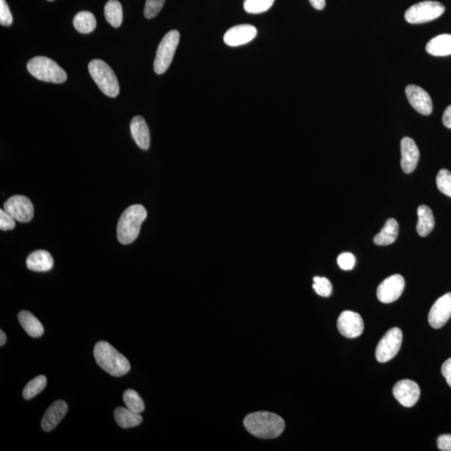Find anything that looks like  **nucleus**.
I'll list each match as a JSON object with an SVG mask.
<instances>
[{"instance_id": "36", "label": "nucleus", "mask_w": 451, "mask_h": 451, "mask_svg": "<svg viewBox=\"0 0 451 451\" xmlns=\"http://www.w3.org/2000/svg\"><path fill=\"white\" fill-rule=\"evenodd\" d=\"M439 450L451 451V435H441L437 439Z\"/></svg>"}, {"instance_id": "18", "label": "nucleus", "mask_w": 451, "mask_h": 451, "mask_svg": "<svg viewBox=\"0 0 451 451\" xmlns=\"http://www.w3.org/2000/svg\"><path fill=\"white\" fill-rule=\"evenodd\" d=\"M130 132L134 141L142 150H148L150 146V130L145 119L137 115L130 122Z\"/></svg>"}, {"instance_id": "32", "label": "nucleus", "mask_w": 451, "mask_h": 451, "mask_svg": "<svg viewBox=\"0 0 451 451\" xmlns=\"http://www.w3.org/2000/svg\"><path fill=\"white\" fill-rule=\"evenodd\" d=\"M165 0H146L144 15L146 19L155 18L163 10Z\"/></svg>"}, {"instance_id": "1", "label": "nucleus", "mask_w": 451, "mask_h": 451, "mask_svg": "<svg viewBox=\"0 0 451 451\" xmlns=\"http://www.w3.org/2000/svg\"><path fill=\"white\" fill-rule=\"evenodd\" d=\"M246 430L260 439H275L284 432L285 422L282 417L270 412L250 414L244 419Z\"/></svg>"}, {"instance_id": "26", "label": "nucleus", "mask_w": 451, "mask_h": 451, "mask_svg": "<svg viewBox=\"0 0 451 451\" xmlns=\"http://www.w3.org/2000/svg\"><path fill=\"white\" fill-rule=\"evenodd\" d=\"M105 17L108 23L114 28H119L122 24L123 11L121 3L117 0H110L105 6Z\"/></svg>"}, {"instance_id": "3", "label": "nucleus", "mask_w": 451, "mask_h": 451, "mask_svg": "<svg viewBox=\"0 0 451 451\" xmlns=\"http://www.w3.org/2000/svg\"><path fill=\"white\" fill-rule=\"evenodd\" d=\"M148 217V211L143 206L132 205L123 211L117 225V238L122 244H132L140 233L142 223Z\"/></svg>"}, {"instance_id": "11", "label": "nucleus", "mask_w": 451, "mask_h": 451, "mask_svg": "<svg viewBox=\"0 0 451 451\" xmlns=\"http://www.w3.org/2000/svg\"><path fill=\"white\" fill-rule=\"evenodd\" d=\"M404 277L400 275H395L387 277L377 289L378 299L381 303H391L402 295L404 289Z\"/></svg>"}, {"instance_id": "13", "label": "nucleus", "mask_w": 451, "mask_h": 451, "mask_svg": "<svg viewBox=\"0 0 451 451\" xmlns=\"http://www.w3.org/2000/svg\"><path fill=\"white\" fill-rule=\"evenodd\" d=\"M451 317V292L437 300L428 316L430 325L434 329H441Z\"/></svg>"}, {"instance_id": "17", "label": "nucleus", "mask_w": 451, "mask_h": 451, "mask_svg": "<svg viewBox=\"0 0 451 451\" xmlns=\"http://www.w3.org/2000/svg\"><path fill=\"white\" fill-rule=\"evenodd\" d=\"M68 406L64 400H57L48 408L42 419L41 426L45 431H51L59 425L67 414Z\"/></svg>"}, {"instance_id": "38", "label": "nucleus", "mask_w": 451, "mask_h": 451, "mask_svg": "<svg viewBox=\"0 0 451 451\" xmlns=\"http://www.w3.org/2000/svg\"><path fill=\"white\" fill-rule=\"evenodd\" d=\"M442 121L447 128L451 129V106L446 108Z\"/></svg>"}, {"instance_id": "8", "label": "nucleus", "mask_w": 451, "mask_h": 451, "mask_svg": "<svg viewBox=\"0 0 451 451\" xmlns=\"http://www.w3.org/2000/svg\"><path fill=\"white\" fill-rule=\"evenodd\" d=\"M403 334L399 327H392L384 337L380 339L375 350V357L380 363L386 362L394 358L402 345Z\"/></svg>"}, {"instance_id": "29", "label": "nucleus", "mask_w": 451, "mask_h": 451, "mask_svg": "<svg viewBox=\"0 0 451 451\" xmlns=\"http://www.w3.org/2000/svg\"><path fill=\"white\" fill-rule=\"evenodd\" d=\"M275 0H245L244 7L246 12L257 14L266 12L273 5Z\"/></svg>"}, {"instance_id": "2", "label": "nucleus", "mask_w": 451, "mask_h": 451, "mask_svg": "<svg viewBox=\"0 0 451 451\" xmlns=\"http://www.w3.org/2000/svg\"><path fill=\"white\" fill-rule=\"evenodd\" d=\"M94 356L100 367L111 375L121 377L130 371L128 360L109 343L98 342L94 348Z\"/></svg>"}, {"instance_id": "14", "label": "nucleus", "mask_w": 451, "mask_h": 451, "mask_svg": "<svg viewBox=\"0 0 451 451\" xmlns=\"http://www.w3.org/2000/svg\"><path fill=\"white\" fill-rule=\"evenodd\" d=\"M406 94L411 106L419 113L429 115L432 113V100L424 89L415 84H410L406 89Z\"/></svg>"}, {"instance_id": "24", "label": "nucleus", "mask_w": 451, "mask_h": 451, "mask_svg": "<svg viewBox=\"0 0 451 451\" xmlns=\"http://www.w3.org/2000/svg\"><path fill=\"white\" fill-rule=\"evenodd\" d=\"M114 416L115 422L123 429L136 427L142 422L141 415L134 413L128 408L119 407L115 408Z\"/></svg>"}, {"instance_id": "28", "label": "nucleus", "mask_w": 451, "mask_h": 451, "mask_svg": "<svg viewBox=\"0 0 451 451\" xmlns=\"http://www.w3.org/2000/svg\"><path fill=\"white\" fill-rule=\"evenodd\" d=\"M46 384H47V379L45 376L40 375L34 378V380L26 384L24 391H23V397L27 400L34 398V396L44 391Z\"/></svg>"}, {"instance_id": "30", "label": "nucleus", "mask_w": 451, "mask_h": 451, "mask_svg": "<svg viewBox=\"0 0 451 451\" xmlns=\"http://www.w3.org/2000/svg\"><path fill=\"white\" fill-rule=\"evenodd\" d=\"M437 185L443 194L451 198V172L446 169H441L437 176Z\"/></svg>"}, {"instance_id": "5", "label": "nucleus", "mask_w": 451, "mask_h": 451, "mask_svg": "<svg viewBox=\"0 0 451 451\" xmlns=\"http://www.w3.org/2000/svg\"><path fill=\"white\" fill-rule=\"evenodd\" d=\"M89 72L100 90L109 97H117L119 86L113 69L102 60H93L89 64Z\"/></svg>"}, {"instance_id": "37", "label": "nucleus", "mask_w": 451, "mask_h": 451, "mask_svg": "<svg viewBox=\"0 0 451 451\" xmlns=\"http://www.w3.org/2000/svg\"><path fill=\"white\" fill-rule=\"evenodd\" d=\"M442 375L445 377L447 384L451 387V358L444 362L441 367Z\"/></svg>"}, {"instance_id": "41", "label": "nucleus", "mask_w": 451, "mask_h": 451, "mask_svg": "<svg viewBox=\"0 0 451 451\" xmlns=\"http://www.w3.org/2000/svg\"><path fill=\"white\" fill-rule=\"evenodd\" d=\"M47 1L52 2L54 0H47Z\"/></svg>"}, {"instance_id": "25", "label": "nucleus", "mask_w": 451, "mask_h": 451, "mask_svg": "<svg viewBox=\"0 0 451 451\" xmlns=\"http://www.w3.org/2000/svg\"><path fill=\"white\" fill-rule=\"evenodd\" d=\"M77 32L82 34H89L94 32L96 28V19L95 15L89 11H82L77 14L73 19Z\"/></svg>"}, {"instance_id": "16", "label": "nucleus", "mask_w": 451, "mask_h": 451, "mask_svg": "<svg viewBox=\"0 0 451 451\" xmlns=\"http://www.w3.org/2000/svg\"><path fill=\"white\" fill-rule=\"evenodd\" d=\"M401 167L404 172L410 174L417 167L419 150L413 139L404 137L401 141Z\"/></svg>"}, {"instance_id": "15", "label": "nucleus", "mask_w": 451, "mask_h": 451, "mask_svg": "<svg viewBox=\"0 0 451 451\" xmlns=\"http://www.w3.org/2000/svg\"><path fill=\"white\" fill-rule=\"evenodd\" d=\"M257 29L251 25H240L233 27L224 34L225 44L232 47L248 44L257 36Z\"/></svg>"}, {"instance_id": "20", "label": "nucleus", "mask_w": 451, "mask_h": 451, "mask_svg": "<svg viewBox=\"0 0 451 451\" xmlns=\"http://www.w3.org/2000/svg\"><path fill=\"white\" fill-rule=\"evenodd\" d=\"M398 222H397L396 220L394 218H389L387 220L386 222H385L380 233H378L375 238H373V242L379 246H389L394 244L397 238H398Z\"/></svg>"}, {"instance_id": "35", "label": "nucleus", "mask_w": 451, "mask_h": 451, "mask_svg": "<svg viewBox=\"0 0 451 451\" xmlns=\"http://www.w3.org/2000/svg\"><path fill=\"white\" fill-rule=\"evenodd\" d=\"M15 220L6 213L5 210H0V229L10 231L14 229Z\"/></svg>"}, {"instance_id": "40", "label": "nucleus", "mask_w": 451, "mask_h": 451, "mask_svg": "<svg viewBox=\"0 0 451 451\" xmlns=\"http://www.w3.org/2000/svg\"><path fill=\"white\" fill-rule=\"evenodd\" d=\"M0 337H1V339H0V345L3 346L5 345V343L7 341V338L5 334L3 333V330L0 331Z\"/></svg>"}, {"instance_id": "7", "label": "nucleus", "mask_w": 451, "mask_h": 451, "mask_svg": "<svg viewBox=\"0 0 451 451\" xmlns=\"http://www.w3.org/2000/svg\"><path fill=\"white\" fill-rule=\"evenodd\" d=\"M446 8L437 1H424L408 8L404 19L410 24H424L441 17Z\"/></svg>"}, {"instance_id": "22", "label": "nucleus", "mask_w": 451, "mask_h": 451, "mask_svg": "<svg viewBox=\"0 0 451 451\" xmlns=\"http://www.w3.org/2000/svg\"><path fill=\"white\" fill-rule=\"evenodd\" d=\"M426 51L433 56L451 55V34H441L430 40L426 45Z\"/></svg>"}, {"instance_id": "9", "label": "nucleus", "mask_w": 451, "mask_h": 451, "mask_svg": "<svg viewBox=\"0 0 451 451\" xmlns=\"http://www.w3.org/2000/svg\"><path fill=\"white\" fill-rule=\"evenodd\" d=\"M3 210L9 213L15 221L28 222L34 217V206L27 196L17 195L11 196L3 205Z\"/></svg>"}, {"instance_id": "12", "label": "nucleus", "mask_w": 451, "mask_h": 451, "mask_svg": "<svg viewBox=\"0 0 451 451\" xmlns=\"http://www.w3.org/2000/svg\"><path fill=\"white\" fill-rule=\"evenodd\" d=\"M393 395L401 406L410 408L417 403L420 396V389L415 381L403 380L395 384L393 388Z\"/></svg>"}, {"instance_id": "19", "label": "nucleus", "mask_w": 451, "mask_h": 451, "mask_svg": "<svg viewBox=\"0 0 451 451\" xmlns=\"http://www.w3.org/2000/svg\"><path fill=\"white\" fill-rule=\"evenodd\" d=\"M26 265L34 272H48L53 268L54 260L47 251L38 250L27 257Z\"/></svg>"}, {"instance_id": "21", "label": "nucleus", "mask_w": 451, "mask_h": 451, "mask_svg": "<svg viewBox=\"0 0 451 451\" xmlns=\"http://www.w3.org/2000/svg\"><path fill=\"white\" fill-rule=\"evenodd\" d=\"M418 223L416 230L420 237H427L432 232L435 221L434 214L430 208L426 205H421L418 207Z\"/></svg>"}, {"instance_id": "27", "label": "nucleus", "mask_w": 451, "mask_h": 451, "mask_svg": "<svg viewBox=\"0 0 451 451\" xmlns=\"http://www.w3.org/2000/svg\"><path fill=\"white\" fill-rule=\"evenodd\" d=\"M126 408L134 413L141 414L145 410V403L141 397L133 389H127L123 395Z\"/></svg>"}, {"instance_id": "23", "label": "nucleus", "mask_w": 451, "mask_h": 451, "mask_svg": "<svg viewBox=\"0 0 451 451\" xmlns=\"http://www.w3.org/2000/svg\"><path fill=\"white\" fill-rule=\"evenodd\" d=\"M19 322L30 337L38 338L44 334V327L41 323L28 311H21L18 315Z\"/></svg>"}, {"instance_id": "39", "label": "nucleus", "mask_w": 451, "mask_h": 451, "mask_svg": "<svg viewBox=\"0 0 451 451\" xmlns=\"http://www.w3.org/2000/svg\"><path fill=\"white\" fill-rule=\"evenodd\" d=\"M310 2L311 5L318 10H323L326 5L325 0H310Z\"/></svg>"}, {"instance_id": "6", "label": "nucleus", "mask_w": 451, "mask_h": 451, "mask_svg": "<svg viewBox=\"0 0 451 451\" xmlns=\"http://www.w3.org/2000/svg\"><path fill=\"white\" fill-rule=\"evenodd\" d=\"M179 41L180 33L177 30H171L161 40L154 61V71L157 75H163L167 71L172 62Z\"/></svg>"}, {"instance_id": "34", "label": "nucleus", "mask_w": 451, "mask_h": 451, "mask_svg": "<svg viewBox=\"0 0 451 451\" xmlns=\"http://www.w3.org/2000/svg\"><path fill=\"white\" fill-rule=\"evenodd\" d=\"M13 17L5 0H0V24L3 26L12 25Z\"/></svg>"}, {"instance_id": "4", "label": "nucleus", "mask_w": 451, "mask_h": 451, "mask_svg": "<svg viewBox=\"0 0 451 451\" xmlns=\"http://www.w3.org/2000/svg\"><path fill=\"white\" fill-rule=\"evenodd\" d=\"M27 69L30 74L42 82L60 84L67 80V72L48 57H34L27 64Z\"/></svg>"}, {"instance_id": "31", "label": "nucleus", "mask_w": 451, "mask_h": 451, "mask_svg": "<svg viewBox=\"0 0 451 451\" xmlns=\"http://www.w3.org/2000/svg\"><path fill=\"white\" fill-rule=\"evenodd\" d=\"M313 288L316 294L321 297H329L332 294L333 286L330 281L326 277H314Z\"/></svg>"}, {"instance_id": "10", "label": "nucleus", "mask_w": 451, "mask_h": 451, "mask_svg": "<svg viewBox=\"0 0 451 451\" xmlns=\"http://www.w3.org/2000/svg\"><path fill=\"white\" fill-rule=\"evenodd\" d=\"M337 326L338 332L348 338L360 337L365 329L363 319L352 311L343 312L338 319Z\"/></svg>"}, {"instance_id": "33", "label": "nucleus", "mask_w": 451, "mask_h": 451, "mask_svg": "<svg viewBox=\"0 0 451 451\" xmlns=\"http://www.w3.org/2000/svg\"><path fill=\"white\" fill-rule=\"evenodd\" d=\"M337 263L343 270L345 271H349L352 270L356 265V257L350 253H344L338 257Z\"/></svg>"}]
</instances>
